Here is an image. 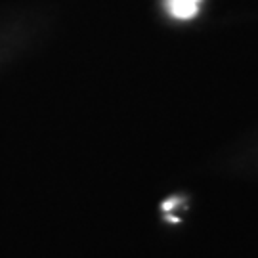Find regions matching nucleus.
<instances>
[{
	"label": "nucleus",
	"instance_id": "1",
	"mask_svg": "<svg viewBox=\"0 0 258 258\" xmlns=\"http://www.w3.org/2000/svg\"><path fill=\"white\" fill-rule=\"evenodd\" d=\"M170 14L178 19H191L199 10V0H168Z\"/></svg>",
	"mask_w": 258,
	"mask_h": 258
}]
</instances>
